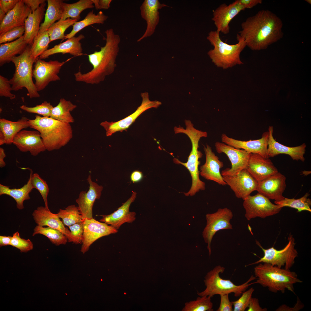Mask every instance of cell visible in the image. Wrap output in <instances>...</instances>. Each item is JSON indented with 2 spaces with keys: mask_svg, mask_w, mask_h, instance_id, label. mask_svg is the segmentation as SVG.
Returning <instances> with one entry per match:
<instances>
[{
  "mask_svg": "<svg viewBox=\"0 0 311 311\" xmlns=\"http://www.w3.org/2000/svg\"><path fill=\"white\" fill-rule=\"evenodd\" d=\"M283 25L282 20L275 14L261 10L242 23V29L238 34L251 50H264L282 38Z\"/></svg>",
  "mask_w": 311,
  "mask_h": 311,
  "instance_id": "1",
  "label": "cell"
},
{
  "mask_svg": "<svg viewBox=\"0 0 311 311\" xmlns=\"http://www.w3.org/2000/svg\"><path fill=\"white\" fill-rule=\"evenodd\" d=\"M105 45L99 51L88 55V60L92 69L82 73L80 71L75 73V80L91 84H97L103 81L105 77L112 74L116 66V60L119 51L120 36L115 33L112 28L107 30Z\"/></svg>",
  "mask_w": 311,
  "mask_h": 311,
  "instance_id": "2",
  "label": "cell"
},
{
  "mask_svg": "<svg viewBox=\"0 0 311 311\" xmlns=\"http://www.w3.org/2000/svg\"><path fill=\"white\" fill-rule=\"evenodd\" d=\"M30 127L38 131L46 149L58 150L66 145L73 137L70 123L38 115L29 120Z\"/></svg>",
  "mask_w": 311,
  "mask_h": 311,
  "instance_id": "3",
  "label": "cell"
},
{
  "mask_svg": "<svg viewBox=\"0 0 311 311\" xmlns=\"http://www.w3.org/2000/svg\"><path fill=\"white\" fill-rule=\"evenodd\" d=\"M184 122L185 128L179 126L177 128L176 132L177 133L184 134L189 137L191 143V150L187 162H182L176 158H174L173 160L175 164L184 166L189 172L192 178V184L189 191L184 194L186 196H192L200 190H204L205 189V183L199 178L198 166L200 162L199 160L202 158V154L198 150V148L200 139L203 137H207L208 135L206 132L195 128L190 120H186Z\"/></svg>",
  "mask_w": 311,
  "mask_h": 311,
  "instance_id": "4",
  "label": "cell"
},
{
  "mask_svg": "<svg viewBox=\"0 0 311 311\" xmlns=\"http://www.w3.org/2000/svg\"><path fill=\"white\" fill-rule=\"evenodd\" d=\"M254 268L255 276L259 284L274 293H284L287 290L294 293V285L301 283L295 272L266 263H260Z\"/></svg>",
  "mask_w": 311,
  "mask_h": 311,
  "instance_id": "5",
  "label": "cell"
},
{
  "mask_svg": "<svg viewBox=\"0 0 311 311\" xmlns=\"http://www.w3.org/2000/svg\"><path fill=\"white\" fill-rule=\"evenodd\" d=\"M219 33L217 30L212 31L209 33L206 37L207 39L214 47L207 53L212 62L217 67L223 69L243 64L240 55L246 46L244 39L237 34V43L230 45L221 39Z\"/></svg>",
  "mask_w": 311,
  "mask_h": 311,
  "instance_id": "6",
  "label": "cell"
},
{
  "mask_svg": "<svg viewBox=\"0 0 311 311\" xmlns=\"http://www.w3.org/2000/svg\"><path fill=\"white\" fill-rule=\"evenodd\" d=\"M31 46L29 45L22 54L12 58L11 61L15 65V71L9 80L12 90L17 91L25 88L28 91L27 96L33 98L40 96L33 80V65L36 61L31 56Z\"/></svg>",
  "mask_w": 311,
  "mask_h": 311,
  "instance_id": "7",
  "label": "cell"
},
{
  "mask_svg": "<svg viewBox=\"0 0 311 311\" xmlns=\"http://www.w3.org/2000/svg\"><path fill=\"white\" fill-rule=\"evenodd\" d=\"M225 270L224 267L219 265L208 272L204 280L206 288L201 292H198L197 294L200 296H206L212 297L216 295L233 293L235 297H239L249 286L254 284V282L249 283L256 278L253 275L246 282L239 285L234 284L230 280L223 279L219 274L223 273Z\"/></svg>",
  "mask_w": 311,
  "mask_h": 311,
  "instance_id": "8",
  "label": "cell"
},
{
  "mask_svg": "<svg viewBox=\"0 0 311 311\" xmlns=\"http://www.w3.org/2000/svg\"><path fill=\"white\" fill-rule=\"evenodd\" d=\"M288 240L286 245L280 250L276 249L273 246L268 249H264L259 242L256 240V244L263 252V256L258 261L246 266L266 263L279 268L290 270L295 263V258L298 256V252L295 248V239L292 235H289Z\"/></svg>",
  "mask_w": 311,
  "mask_h": 311,
  "instance_id": "9",
  "label": "cell"
},
{
  "mask_svg": "<svg viewBox=\"0 0 311 311\" xmlns=\"http://www.w3.org/2000/svg\"><path fill=\"white\" fill-rule=\"evenodd\" d=\"M243 200L245 216L248 221L257 217L264 218L276 215L282 208L258 193L254 196L249 195Z\"/></svg>",
  "mask_w": 311,
  "mask_h": 311,
  "instance_id": "10",
  "label": "cell"
},
{
  "mask_svg": "<svg viewBox=\"0 0 311 311\" xmlns=\"http://www.w3.org/2000/svg\"><path fill=\"white\" fill-rule=\"evenodd\" d=\"M70 59L62 62L57 60L46 62L38 58L35 62L33 72L37 91L44 89L51 82L60 80L58 74L61 67Z\"/></svg>",
  "mask_w": 311,
  "mask_h": 311,
  "instance_id": "11",
  "label": "cell"
},
{
  "mask_svg": "<svg viewBox=\"0 0 311 311\" xmlns=\"http://www.w3.org/2000/svg\"><path fill=\"white\" fill-rule=\"evenodd\" d=\"M233 216L231 211L227 208H219L215 212L206 215V225L202 232V236L207 244L210 255L211 253V243L213 236L220 230L232 229L230 221Z\"/></svg>",
  "mask_w": 311,
  "mask_h": 311,
  "instance_id": "12",
  "label": "cell"
},
{
  "mask_svg": "<svg viewBox=\"0 0 311 311\" xmlns=\"http://www.w3.org/2000/svg\"><path fill=\"white\" fill-rule=\"evenodd\" d=\"M141 96L142 99L141 104L131 114L117 122H109L105 121L100 123V125L106 131L107 136H111L117 132L127 131V129L143 112L150 108H157L162 104L160 101L150 100L149 94L147 92L141 93Z\"/></svg>",
  "mask_w": 311,
  "mask_h": 311,
  "instance_id": "13",
  "label": "cell"
},
{
  "mask_svg": "<svg viewBox=\"0 0 311 311\" xmlns=\"http://www.w3.org/2000/svg\"><path fill=\"white\" fill-rule=\"evenodd\" d=\"M215 147L217 152L219 153L225 154L231 163L230 168H226L221 172L222 176L235 175L246 168L251 153L243 149L235 148L222 142H216Z\"/></svg>",
  "mask_w": 311,
  "mask_h": 311,
  "instance_id": "14",
  "label": "cell"
},
{
  "mask_svg": "<svg viewBox=\"0 0 311 311\" xmlns=\"http://www.w3.org/2000/svg\"><path fill=\"white\" fill-rule=\"evenodd\" d=\"M82 245L80 251L85 253L95 241L104 236L115 234L117 230L105 223L100 222L93 218L84 220Z\"/></svg>",
  "mask_w": 311,
  "mask_h": 311,
  "instance_id": "15",
  "label": "cell"
},
{
  "mask_svg": "<svg viewBox=\"0 0 311 311\" xmlns=\"http://www.w3.org/2000/svg\"><path fill=\"white\" fill-rule=\"evenodd\" d=\"M224 180L234 192L236 196L243 200L256 191L258 181L245 169L233 176H223Z\"/></svg>",
  "mask_w": 311,
  "mask_h": 311,
  "instance_id": "16",
  "label": "cell"
},
{
  "mask_svg": "<svg viewBox=\"0 0 311 311\" xmlns=\"http://www.w3.org/2000/svg\"><path fill=\"white\" fill-rule=\"evenodd\" d=\"M245 9L239 0H236L228 5L225 3L220 5L213 11L212 18L217 31L224 34L229 33V24L231 20Z\"/></svg>",
  "mask_w": 311,
  "mask_h": 311,
  "instance_id": "17",
  "label": "cell"
},
{
  "mask_svg": "<svg viewBox=\"0 0 311 311\" xmlns=\"http://www.w3.org/2000/svg\"><path fill=\"white\" fill-rule=\"evenodd\" d=\"M12 143L22 152L29 151L36 156L46 149L37 130H22L14 137Z\"/></svg>",
  "mask_w": 311,
  "mask_h": 311,
  "instance_id": "18",
  "label": "cell"
},
{
  "mask_svg": "<svg viewBox=\"0 0 311 311\" xmlns=\"http://www.w3.org/2000/svg\"><path fill=\"white\" fill-rule=\"evenodd\" d=\"M286 180L285 177L278 172L258 181L256 191L270 199L281 201L285 198L282 194L286 187Z\"/></svg>",
  "mask_w": 311,
  "mask_h": 311,
  "instance_id": "19",
  "label": "cell"
},
{
  "mask_svg": "<svg viewBox=\"0 0 311 311\" xmlns=\"http://www.w3.org/2000/svg\"><path fill=\"white\" fill-rule=\"evenodd\" d=\"M169 6L161 3L158 0H145L140 7L142 18L146 21L147 27L143 34L137 40L140 42L143 39L149 37L154 33L159 22V10Z\"/></svg>",
  "mask_w": 311,
  "mask_h": 311,
  "instance_id": "20",
  "label": "cell"
},
{
  "mask_svg": "<svg viewBox=\"0 0 311 311\" xmlns=\"http://www.w3.org/2000/svg\"><path fill=\"white\" fill-rule=\"evenodd\" d=\"M268 131L264 132L261 137L256 140L242 141L228 137L225 134L221 136L222 142L235 148L244 150L250 153L258 154L266 158H269L268 155L269 139Z\"/></svg>",
  "mask_w": 311,
  "mask_h": 311,
  "instance_id": "21",
  "label": "cell"
},
{
  "mask_svg": "<svg viewBox=\"0 0 311 311\" xmlns=\"http://www.w3.org/2000/svg\"><path fill=\"white\" fill-rule=\"evenodd\" d=\"M204 150L206 161L200 167V175L206 179L213 181L219 185H226L220 171L223 166V163L219 160L208 144L204 146Z\"/></svg>",
  "mask_w": 311,
  "mask_h": 311,
  "instance_id": "22",
  "label": "cell"
},
{
  "mask_svg": "<svg viewBox=\"0 0 311 311\" xmlns=\"http://www.w3.org/2000/svg\"><path fill=\"white\" fill-rule=\"evenodd\" d=\"M89 185L87 191H82L76 200L78 208L83 220L92 217V208L95 201L99 199L103 187L92 180L90 175L87 179Z\"/></svg>",
  "mask_w": 311,
  "mask_h": 311,
  "instance_id": "23",
  "label": "cell"
},
{
  "mask_svg": "<svg viewBox=\"0 0 311 311\" xmlns=\"http://www.w3.org/2000/svg\"><path fill=\"white\" fill-rule=\"evenodd\" d=\"M246 169L258 182L278 172L269 158L255 153H251Z\"/></svg>",
  "mask_w": 311,
  "mask_h": 311,
  "instance_id": "24",
  "label": "cell"
},
{
  "mask_svg": "<svg viewBox=\"0 0 311 311\" xmlns=\"http://www.w3.org/2000/svg\"><path fill=\"white\" fill-rule=\"evenodd\" d=\"M269 139L268 147V155L269 158L273 157L279 154H284L289 155L293 160H301L304 162L305 158L306 145L303 143L299 146L289 147L285 146L277 142L273 136V127L268 128Z\"/></svg>",
  "mask_w": 311,
  "mask_h": 311,
  "instance_id": "25",
  "label": "cell"
},
{
  "mask_svg": "<svg viewBox=\"0 0 311 311\" xmlns=\"http://www.w3.org/2000/svg\"><path fill=\"white\" fill-rule=\"evenodd\" d=\"M136 196V192L132 191L130 198L116 211L109 215H101L102 217L100 221L110 225L117 230L124 223L133 222L136 219V213L130 211L129 208Z\"/></svg>",
  "mask_w": 311,
  "mask_h": 311,
  "instance_id": "26",
  "label": "cell"
},
{
  "mask_svg": "<svg viewBox=\"0 0 311 311\" xmlns=\"http://www.w3.org/2000/svg\"><path fill=\"white\" fill-rule=\"evenodd\" d=\"M33 219L37 225L47 226L57 230L63 233L69 242H73L70 231L65 226L57 214L52 213L45 206L38 207L32 213Z\"/></svg>",
  "mask_w": 311,
  "mask_h": 311,
  "instance_id": "27",
  "label": "cell"
},
{
  "mask_svg": "<svg viewBox=\"0 0 311 311\" xmlns=\"http://www.w3.org/2000/svg\"><path fill=\"white\" fill-rule=\"evenodd\" d=\"M31 12L30 8L24 4L23 0H19L0 23V35L15 27L24 26L25 20Z\"/></svg>",
  "mask_w": 311,
  "mask_h": 311,
  "instance_id": "28",
  "label": "cell"
},
{
  "mask_svg": "<svg viewBox=\"0 0 311 311\" xmlns=\"http://www.w3.org/2000/svg\"><path fill=\"white\" fill-rule=\"evenodd\" d=\"M29 119L22 117L16 122L4 118L0 119V145H10L16 135L23 129L30 127Z\"/></svg>",
  "mask_w": 311,
  "mask_h": 311,
  "instance_id": "29",
  "label": "cell"
},
{
  "mask_svg": "<svg viewBox=\"0 0 311 311\" xmlns=\"http://www.w3.org/2000/svg\"><path fill=\"white\" fill-rule=\"evenodd\" d=\"M84 38V35L80 34L78 37L67 39L65 42L48 49L39 56V58L45 59L51 55L60 53L62 54L69 53L75 56L81 55L83 54V49L80 41Z\"/></svg>",
  "mask_w": 311,
  "mask_h": 311,
  "instance_id": "30",
  "label": "cell"
},
{
  "mask_svg": "<svg viewBox=\"0 0 311 311\" xmlns=\"http://www.w3.org/2000/svg\"><path fill=\"white\" fill-rule=\"evenodd\" d=\"M46 3L41 4L33 12H31L25 21L24 39L29 45L33 43L34 38L38 34L40 23L45 15Z\"/></svg>",
  "mask_w": 311,
  "mask_h": 311,
  "instance_id": "31",
  "label": "cell"
},
{
  "mask_svg": "<svg viewBox=\"0 0 311 311\" xmlns=\"http://www.w3.org/2000/svg\"><path fill=\"white\" fill-rule=\"evenodd\" d=\"M28 45L24 39V35L14 41L1 44L0 66L9 63L17 55L22 54Z\"/></svg>",
  "mask_w": 311,
  "mask_h": 311,
  "instance_id": "32",
  "label": "cell"
},
{
  "mask_svg": "<svg viewBox=\"0 0 311 311\" xmlns=\"http://www.w3.org/2000/svg\"><path fill=\"white\" fill-rule=\"evenodd\" d=\"M30 169V177L27 183L20 188L11 189L9 186L0 184V195H6L12 198L16 202L17 208L19 210L24 208V202L30 199L29 193L33 189L31 183L33 172Z\"/></svg>",
  "mask_w": 311,
  "mask_h": 311,
  "instance_id": "33",
  "label": "cell"
},
{
  "mask_svg": "<svg viewBox=\"0 0 311 311\" xmlns=\"http://www.w3.org/2000/svg\"><path fill=\"white\" fill-rule=\"evenodd\" d=\"M48 7L44 22L40 25L38 34L46 31L57 20L61 18L63 12V1L61 0H48Z\"/></svg>",
  "mask_w": 311,
  "mask_h": 311,
  "instance_id": "34",
  "label": "cell"
},
{
  "mask_svg": "<svg viewBox=\"0 0 311 311\" xmlns=\"http://www.w3.org/2000/svg\"><path fill=\"white\" fill-rule=\"evenodd\" d=\"M108 18V16L102 11H100L96 14L92 10L88 14L84 19L73 24L72 30L70 33L65 35V39L75 37L77 33L88 26L95 24H103Z\"/></svg>",
  "mask_w": 311,
  "mask_h": 311,
  "instance_id": "35",
  "label": "cell"
},
{
  "mask_svg": "<svg viewBox=\"0 0 311 311\" xmlns=\"http://www.w3.org/2000/svg\"><path fill=\"white\" fill-rule=\"evenodd\" d=\"M91 0H80L72 3H63V12L62 16L59 21H61L70 18L79 20L80 18V14L84 10L94 7Z\"/></svg>",
  "mask_w": 311,
  "mask_h": 311,
  "instance_id": "36",
  "label": "cell"
},
{
  "mask_svg": "<svg viewBox=\"0 0 311 311\" xmlns=\"http://www.w3.org/2000/svg\"><path fill=\"white\" fill-rule=\"evenodd\" d=\"M76 107V105L73 104L70 101L61 98L58 104L53 107L50 117L62 122L73 123L74 120L70 112Z\"/></svg>",
  "mask_w": 311,
  "mask_h": 311,
  "instance_id": "37",
  "label": "cell"
},
{
  "mask_svg": "<svg viewBox=\"0 0 311 311\" xmlns=\"http://www.w3.org/2000/svg\"><path fill=\"white\" fill-rule=\"evenodd\" d=\"M309 196V194L307 193L304 196L297 199L285 197L281 201H275L274 203L282 208L284 207H289L295 208L297 210L298 212L303 211L311 212V200L308 198Z\"/></svg>",
  "mask_w": 311,
  "mask_h": 311,
  "instance_id": "38",
  "label": "cell"
},
{
  "mask_svg": "<svg viewBox=\"0 0 311 311\" xmlns=\"http://www.w3.org/2000/svg\"><path fill=\"white\" fill-rule=\"evenodd\" d=\"M32 236L41 234L47 237L50 241L56 246L65 244L68 241L67 237L61 232L50 227L37 225L33 230Z\"/></svg>",
  "mask_w": 311,
  "mask_h": 311,
  "instance_id": "39",
  "label": "cell"
},
{
  "mask_svg": "<svg viewBox=\"0 0 311 311\" xmlns=\"http://www.w3.org/2000/svg\"><path fill=\"white\" fill-rule=\"evenodd\" d=\"M77 21L69 18L64 20L58 21L54 23L47 31L50 42L59 39H62V41L65 40V31Z\"/></svg>",
  "mask_w": 311,
  "mask_h": 311,
  "instance_id": "40",
  "label": "cell"
},
{
  "mask_svg": "<svg viewBox=\"0 0 311 311\" xmlns=\"http://www.w3.org/2000/svg\"><path fill=\"white\" fill-rule=\"evenodd\" d=\"M50 42L47 31L38 34L34 39L31 46V57L36 61L40 56L48 50Z\"/></svg>",
  "mask_w": 311,
  "mask_h": 311,
  "instance_id": "41",
  "label": "cell"
},
{
  "mask_svg": "<svg viewBox=\"0 0 311 311\" xmlns=\"http://www.w3.org/2000/svg\"><path fill=\"white\" fill-rule=\"evenodd\" d=\"M56 214L62 219L64 225L68 226L84 221L78 207L75 205L69 206L65 209H60Z\"/></svg>",
  "mask_w": 311,
  "mask_h": 311,
  "instance_id": "42",
  "label": "cell"
},
{
  "mask_svg": "<svg viewBox=\"0 0 311 311\" xmlns=\"http://www.w3.org/2000/svg\"><path fill=\"white\" fill-rule=\"evenodd\" d=\"M211 298L209 296H203L198 297L196 300L187 302L182 311H212L213 304Z\"/></svg>",
  "mask_w": 311,
  "mask_h": 311,
  "instance_id": "43",
  "label": "cell"
},
{
  "mask_svg": "<svg viewBox=\"0 0 311 311\" xmlns=\"http://www.w3.org/2000/svg\"><path fill=\"white\" fill-rule=\"evenodd\" d=\"M31 183L33 189H37L41 194L45 204V207L49 208L47 200L49 189L46 182L37 173L32 174Z\"/></svg>",
  "mask_w": 311,
  "mask_h": 311,
  "instance_id": "44",
  "label": "cell"
},
{
  "mask_svg": "<svg viewBox=\"0 0 311 311\" xmlns=\"http://www.w3.org/2000/svg\"><path fill=\"white\" fill-rule=\"evenodd\" d=\"M53 107L50 103L45 101L34 107H29L25 105L20 107L21 109L28 113H36L48 117H50Z\"/></svg>",
  "mask_w": 311,
  "mask_h": 311,
  "instance_id": "45",
  "label": "cell"
},
{
  "mask_svg": "<svg viewBox=\"0 0 311 311\" xmlns=\"http://www.w3.org/2000/svg\"><path fill=\"white\" fill-rule=\"evenodd\" d=\"M10 245L19 249L22 253L27 252L33 248V244L30 240L21 238L18 232L13 234Z\"/></svg>",
  "mask_w": 311,
  "mask_h": 311,
  "instance_id": "46",
  "label": "cell"
},
{
  "mask_svg": "<svg viewBox=\"0 0 311 311\" xmlns=\"http://www.w3.org/2000/svg\"><path fill=\"white\" fill-rule=\"evenodd\" d=\"M254 291L253 287L242 293L240 297L237 300L232 301L234 306V311H244L248 307Z\"/></svg>",
  "mask_w": 311,
  "mask_h": 311,
  "instance_id": "47",
  "label": "cell"
},
{
  "mask_svg": "<svg viewBox=\"0 0 311 311\" xmlns=\"http://www.w3.org/2000/svg\"><path fill=\"white\" fill-rule=\"evenodd\" d=\"M25 31L24 26L17 27L12 29L0 35L1 44L10 42L22 37Z\"/></svg>",
  "mask_w": 311,
  "mask_h": 311,
  "instance_id": "48",
  "label": "cell"
},
{
  "mask_svg": "<svg viewBox=\"0 0 311 311\" xmlns=\"http://www.w3.org/2000/svg\"><path fill=\"white\" fill-rule=\"evenodd\" d=\"M7 78L0 75V96L9 98L11 100L15 99V95L12 94V86Z\"/></svg>",
  "mask_w": 311,
  "mask_h": 311,
  "instance_id": "49",
  "label": "cell"
},
{
  "mask_svg": "<svg viewBox=\"0 0 311 311\" xmlns=\"http://www.w3.org/2000/svg\"><path fill=\"white\" fill-rule=\"evenodd\" d=\"M83 223H76L68 226L72 237L73 242L74 243H82L84 230Z\"/></svg>",
  "mask_w": 311,
  "mask_h": 311,
  "instance_id": "50",
  "label": "cell"
},
{
  "mask_svg": "<svg viewBox=\"0 0 311 311\" xmlns=\"http://www.w3.org/2000/svg\"><path fill=\"white\" fill-rule=\"evenodd\" d=\"M221 301L217 311H233L232 303L230 301L229 294H222L220 295Z\"/></svg>",
  "mask_w": 311,
  "mask_h": 311,
  "instance_id": "51",
  "label": "cell"
},
{
  "mask_svg": "<svg viewBox=\"0 0 311 311\" xmlns=\"http://www.w3.org/2000/svg\"><path fill=\"white\" fill-rule=\"evenodd\" d=\"M19 0H0V9L7 14L12 10Z\"/></svg>",
  "mask_w": 311,
  "mask_h": 311,
  "instance_id": "52",
  "label": "cell"
},
{
  "mask_svg": "<svg viewBox=\"0 0 311 311\" xmlns=\"http://www.w3.org/2000/svg\"><path fill=\"white\" fill-rule=\"evenodd\" d=\"M247 309L248 311H266V308H263L260 307L259 301L256 298L252 297L250 301Z\"/></svg>",
  "mask_w": 311,
  "mask_h": 311,
  "instance_id": "53",
  "label": "cell"
},
{
  "mask_svg": "<svg viewBox=\"0 0 311 311\" xmlns=\"http://www.w3.org/2000/svg\"><path fill=\"white\" fill-rule=\"evenodd\" d=\"M23 1L25 4L30 8L31 12L35 11L41 4L45 1L44 0H23Z\"/></svg>",
  "mask_w": 311,
  "mask_h": 311,
  "instance_id": "54",
  "label": "cell"
},
{
  "mask_svg": "<svg viewBox=\"0 0 311 311\" xmlns=\"http://www.w3.org/2000/svg\"><path fill=\"white\" fill-rule=\"evenodd\" d=\"M296 304L294 307H289L285 305H283L280 306L276 310L278 311H298L302 309L304 306L303 304L301 303L299 299L298 298Z\"/></svg>",
  "mask_w": 311,
  "mask_h": 311,
  "instance_id": "55",
  "label": "cell"
},
{
  "mask_svg": "<svg viewBox=\"0 0 311 311\" xmlns=\"http://www.w3.org/2000/svg\"><path fill=\"white\" fill-rule=\"evenodd\" d=\"M240 3L246 9H250L257 5L261 4V0H239Z\"/></svg>",
  "mask_w": 311,
  "mask_h": 311,
  "instance_id": "56",
  "label": "cell"
},
{
  "mask_svg": "<svg viewBox=\"0 0 311 311\" xmlns=\"http://www.w3.org/2000/svg\"><path fill=\"white\" fill-rule=\"evenodd\" d=\"M143 177L142 172L139 170H135L131 174L130 179L133 183H138L140 181Z\"/></svg>",
  "mask_w": 311,
  "mask_h": 311,
  "instance_id": "57",
  "label": "cell"
},
{
  "mask_svg": "<svg viewBox=\"0 0 311 311\" xmlns=\"http://www.w3.org/2000/svg\"><path fill=\"white\" fill-rule=\"evenodd\" d=\"M12 237L8 236H0V246L2 247L10 245Z\"/></svg>",
  "mask_w": 311,
  "mask_h": 311,
  "instance_id": "58",
  "label": "cell"
},
{
  "mask_svg": "<svg viewBox=\"0 0 311 311\" xmlns=\"http://www.w3.org/2000/svg\"><path fill=\"white\" fill-rule=\"evenodd\" d=\"M111 0H98V3L100 9H108L110 7Z\"/></svg>",
  "mask_w": 311,
  "mask_h": 311,
  "instance_id": "59",
  "label": "cell"
},
{
  "mask_svg": "<svg viewBox=\"0 0 311 311\" xmlns=\"http://www.w3.org/2000/svg\"><path fill=\"white\" fill-rule=\"evenodd\" d=\"M6 157V154L4 150L1 147H0V167L2 168L6 165V164L4 159Z\"/></svg>",
  "mask_w": 311,
  "mask_h": 311,
  "instance_id": "60",
  "label": "cell"
},
{
  "mask_svg": "<svg viewBox=\"0 0 311 311\" xmlns=\"http://www.w3.org/2000/svg\"><path fill=\"white\" fill-rule=\"evenodd\" d=\"M6 14L2 10L0 9V23H1L5 17Z\"/></svg>",
  "mask_w": 311,
  "mask_h": 311,
  "instance_id": "61",
  "label": "cell"
},
{
  "mask_svg": "<svg viewBox=\"0 0 311 311\" xmlns=\"http://www.w3.org/2000/svg\"><path fill=\"white\" fill-rule=\"evenodd\" d=\"M306 2H307L308 3H309V4H311V1L310 0H306Z\"/></svg>",
  "mask_w": 311,
  "mask_h": 311,
  "instance_id": "62",
  "label": "cell"
}]
</instances>
